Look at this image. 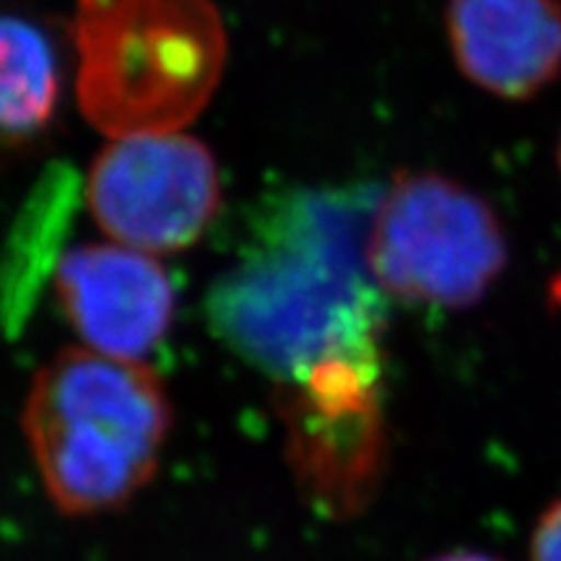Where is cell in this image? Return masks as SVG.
I'll return each instance as SVG.
<instances>
[{
    "label": "cell",
    "instance_id": "obj_3",
    "mask_svg": "<svg viewBox=\"0 0 561 561\" xmlns=\"http://www.w3.org/2000/svg\"><path fill=\"white\" fill-rule=\"evenodd\" d=\"M70 42L81 115L115 140L191 125L229 53L214 0H76Z\"/></svg>",
    "mask_w": 561,
    "mask_h": 561
},
{
    "label": "cell",
    "instance_id": "obj_1",
    "mask_svg": "<svg viewBox=\"0 0 561 561\" xmlns=\"http://www.w3.org/2000/svg\"><path fill=\"white\" fill-rule=\"evenodd\" d=\"M371 208L362 191L286 195L210 286V331L278 392L341 364H382L385 294L364 257Z\"/></svg>",
    "mask_w": 561,
    "mask_h": 561
},
{
    "label": "cell",
    "instance_id": "obj_5",
    "mask_svg": "<svg viewBox=\"0 0 561 561\" xmlns=\"http://www.w3.org/2000/svg\"><path fill=\"white\" fill-rule=\"evenodd\" d=\"M91 216L115 242L180 252L201 240L221 206L214 153L185 133L117 138L91 161Z\"/></svg>",
    "mask_w": 561,
    "mask_h": 561
},
{
    "label": "cell",
    "instance_id": "obj_7",
    "mask_svg": "<svg viewBox=\"0 0 561 561\" xmlns=\"http://www.w3.org/2000/svg\"><path fill=\"white\" fill-rule=\"evenodd\" d=\"M445 26L460 73L500 100H533L559 79L557 0H447Z\"/></svg>",
    "mask_w": 561,
    "mask_h": 561
},
{
    "label": "cell",
    "instance_id": "obj_8",
    "mask_svg": "<svg viewBox=\"0 0 561 561\" xmlns=\"http://www.w3.org/2000/svg\"><path fill=\"white\" fill-rule=\"evenodd\" d=\"M60 89V60L50 37L30 19L0 16V151L50 128Z\"/></svg>",
    "mask_w": 561,
    "mask_h": 561
},
{
    "label": "cell",
    "instance_id": "obj_9",
    "mask_svg": "<svg viewBox=\"0 0 561 561\" xmlns=\"http://www.w3.org/2000/svg\"><path fill=\"white\" fill-rule=\"evenodd\" d=\"M528 557L530 561H561V496L553 500L533 525Z\"/></svg>",
    "mask_w": 561,
    "mask_h": 561
},
{
    "label": "cell",
    "instance_id": "obj_11",
    "mask_svg": "<svg viewBox=\"0 0 561 561\" xmlns=\"http://www.w3.org/2000/svg\"><path fill=\"white\" fill-rule=\"evenodd\" d=\"M546 301H549L553 312H561V268L557 276L549 280V286H546Z\"/></svg>",
    "mask_w": 561,
    "mask_h": 561
},
{
    "label": "cell",
    "instance_id": "obj_4",
    "mask_svg": "<svg viewBox=\"0 0 561 561\" xmlns=\"http://www.w3.org/2000/svg\"><path fill=\"white\" fill-rule=\"evenodd\" d=\"M367 268L382 294L468 310L510 261L500 216L481 195L437 172H398L369 214Z\"/></svg>",
    "mask_w": 561,
    "mask_h": 561
},
{
    "label": "cell",
    "instance_id": "obj_10",
    "mask_svg": "<svg viewBox=\"0 0 561 561\" xmlns=\"http://www.w3.org/2000/svg\"><path fill=\"white\" fill-rule=\"evenodd\" d=\"M426 561H504V559H496L486 551H476V549H453V551L437 553V557Z\"/></svg>",
    "mask_w": 561,
    "mask_h": 561
},
{
    "label": "cell",
    "instance_id": "obj_2",
    "mask_svg": "<svg viewBox=\"0 0 561 561\" xmlns=\"http://www.w3.org/2000/svg\"><path fill=\"white\" fill-rule=\"evenodd\" d=\"M21 421L55 507L100 515L123 507L153 479L172 411L144 362L83 346L37 371Z\"/></svg>",
    "mask_w": 561,
    "mask_h": 561
},
{
    "label": "cell",
    "instance_id": "obj_6",
    "mask_svg": "<svg viewBox=\"0 0 561 561\" xmlns=\"http://www.w3.org/2000/svg\"><path fill=\"white\" fill-rule=\"evenodd\" d=\"M55 294L87 348L140 362L164 341L174 318L167 271L125 244H83L60 257Z\"/></svg>",
    "mask_w": 561,
    "mask_h": 561
},
{
    "label": "cell",
    "instance_id": "obj_12",
    "mask_svg": "<svg viewBox=\"0 0 561 561\" xmlns=\"http://www.w3.org/2000/svg\"><path fill=\"white\" fill-rule=\"evenodd\" d=\"M559 170H561V140H559Z\"/></svg>",
    "mask_w": 561,
    "mask_h": 561
}]
</instances>
